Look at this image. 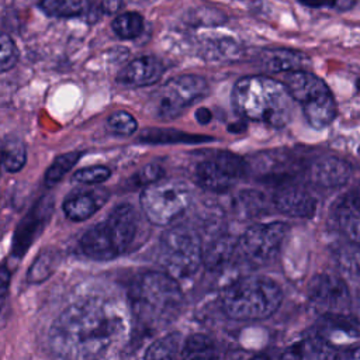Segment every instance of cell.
I'll list each match as a JSON object with an SVG mask.
<instances>
[{
  "mask_svg": "<svg viewBox=\"0 0 360 360\" xmlns=\"http://www.w3.org/2000/svg\"><path fill=\"white\" fill-rule=\"evenodd\" d=\"M165 176V170L162 169V166L156 165V163H149L146 166H143L135 176H134V183L135 186L139 187H148L150 184H155L158 181L162 180V177Z\"/></svg>",
  "mask_w": 360,
  "mask_h": 360,
  "instance_id": "cell-33",
  "label": "cell"
},
{
  "mask_svg": "<svg viewBox=\"0 0 360 360\" xmlns=\"http://www.w3.org/2000/svg\"><path fill=\"white\" fill-rule=\"evenodd\" d=\"M208 84L204 77L197 75H183L166 82L148 100V111L160 121L179 117L195 100L204 97Z\"/></svg>",
  "mask_w": 360,
  "mask_h": 360,
  "instance_id": "cell-9",
  "label": "cell"
},
{
  "mask_svg": "<svg viewBox=\"0 0 360 360\" xmlns=\"http://www.w3.org/2000/svg\"><path fill=\"white\" fill-rule=\"evenodd\" d=\"M27 152L24 142L8 136L1 143V165L7 172H18L25 165Z\"/></svg>",
  "mask_w": 360,
  "mask_h": 360,
  "instance_id": "cell-24",
  "label": "cell"
},
{
  "mask_svg": "<svg viewBox=\"0 0 360 360\" xmlns=\"http://www.w3.org/2000/svg\"><path fill=\"white\" fill-rule=\"evenodd\" d=\"M120 7H122L121 1H103L100 4V8H103L104 13H114L117 11Z\"/></svg>",
  "mask_w": 360,
  "mask_h": 360,
  "instance_id": "cell-36",
  "label": "cell"
},
{
  "mask_svg": "<svg viewBox=\"0 0 360 360\" xmlns=\"http://www.w3.org/2000/svg\"><path fill=\"white\" fill-rule=\"evenodd\" d=\"M287 86L292 100L300 103L308 124L315 129L328 127L336 117V103L326 83L308 70L285 75Z\"/></svg>",
  "mask_w": 360,
  "mask_h": 360,
  "instance_id": "cell-6",
  "label": "cell"
},
{
  "mask_svg": "<svg viewBox=\"0 0 360 360\" xmlns=\"http://www.w3.org/2000/svg\"><path fill=\"white\" fill-rule=\"evenodd\" d=\"M183 292L176 278L163 271L138 276L129 288V304L136 321L146 328L159 329L172 323L183 308Z\"/></svg>",
  "mask_w": 360,
  "mask_h": 360,
  "instance_id": "cell-3",
  "label": "cell"
},
{
  "mask_svg": "<svg viewBox=\"0 0 360 360\" xmlns=\"http://www.w3.org/2000/svg\"><path fill=\"white\" fill-rule=\"evenodd\" d=\"M287 86L267 76H245L232 90V104L242 117L274 128L285 127L294 111Z\"/></svg>",
  "mask_w": 360,
  "mask_h": 360,
  "instance_id": "cell-2",
  "label": "cell"
},
{
  "mask_svg": "<svg viewBox=\"0 0 360 360\" xmlns=\"http://www.w3.org/2000/svg\"><path fill=\"white\" fill-rule=\"evenodd\" d=\"M280 285L264 276H246L231 283L221 295L226 316L236 321H259L271 316L280 307Z\"/></svg>",
  "mask_w": 360,
  "mask_h": 360,
  "instance_id": "cell-4",
  "label": "cell"
},
{
  "mask_svg": "<svg viewBox=\"0 0 360 360\" xmlns=\"http://www.w3.org/2000/svg\"><path fill=\"white\" fill-rule=\"evenodd\" d=\"M260 65L264 70L270 73H280V72H298L305 70L309 63V59L305 53L287 49V48H270L264 49L260 53Z\"/></svg>",
  "mask_w": 360,
  "mask_h": 360,
  "instance_id": "cell-18",
  "label": "cell"
},
{
  "mask_svg": "<svg viewBox=\"0 0 360 360\" xmlns=\"http://www.w3.org/2000/svg\"><path fill=\"white\" fill-rule=\"evenodd\" d=\"M80 156H82V152H77V150L59 155L45 172V176H44L45 186L48 188H52L53 186H56L63 179V176L79 162Z\"/></svg>",
  "mask_w": 360,
  "mask_h": 360,
  "instance_id": "cell-25",
  "label": "cell"
},
{
  "mask_svg": "<svg viewBox=\"0 0 360 360\" xmlns=\"http://www.w3.org/2000/svg\"><path fill=\"white\" fill-rule=\"evenodd\" d=\"M309 301L329 314L343 312L350 307V292L346 283L333 274H316L308 285Z\"/></svg>",
  "mask_w": 360,
  "mask_h": 360,
  "instance_id": "cell-12",
  "label": "cell"
},
{
  "mask_svg": "<svg viewBox=\"0 0 360 360\" xmlns=\"http://www.w3.org/2000/svg\"><path fill=\"white\" fill-rule=\"evenodd\" d=\"M111 28L114 34L122 39H131L138 37L143 30V18L141 14L135 11H127L117 15L112 22Z\"/></svg>",
  "mask_w": 360,
  "mask_h": 360,
  "instance_id": "cell-26",
  "label": "cell"
},
{
  "mask_svg": "<svg viewBox=\"0 0 360 360\" xmlns=\"http://www.w3.org/2000/svg\"><path fill=\"white\" fill-rule=\"evenodd\" d=\"M165 73V65L155 56H139L131 60L117 76L125 86L143 87L155 84Z\"/></svg>",
  "mask_w": 360,
  "mask_h": 360,
  "instance_id": "cell-14",
  "label": "cell"
},
{
  "mask_svg": "<svg viewBox=\"0 0 360 360\" xmlns=\"http://www.w3.org/2000/svg\"><path fill=\"white\" fill-rule=\"evenodd\" d=\"M356 316H357V319H359V322H360V300H359V302H357V305H356Z\"/></svg>",
  "mask_w": 360,
  "mask_h": 360,
  "instance_id": "cell-37",
  "label": "cell"
},
{
  "mask_svg": "<svg viewBox=\"0 0 360 360\" xmlns=\"http://www.w3.org/2000/svg\"><path fill=\"white\" fill-rule=\"evenodd\" d=\"M39 7L46 13L48 15L52 17H76L80 15L86 11L87 3L86 1H55V0H46L39 3Z\"/></svg>",
  "mask_w": 360,
  "mask_h": 360,
  "instance_id": "cell-29",
  "label": "cell"
},
{
  "mask_svg": "<svg viewBox=\"0 0 360 360\" xmlns=\"http://www.w3.org/2000/svg\"><path fill=\"white\" fill-rule=\"evenodd\" d=\"M238 249V240L232 235H221L208 242L202 253V264L215 270L226 264Z\"/></svg>",
  "mask_w": 360,
  "mask_h": 360,
  "instance_id": "cell-20",
  "label": "cell"
},
{
  "mask_svg": "<svg viewBox=\"0 0 360 360\" xmlns=\"http://www.w3.org/2000/svg\"><path fill=\"white\" fill-rule=\"evenodd\" d=\"M0 45H1L0 68H1V72H7L11 68H14V65L17 63V60H18V51H17V46H15L14 41L11 39V37H8L7 34L1 35Z\"/></svg>",
  "mask_w": 360,
  "mask_h": 360,
  "instance_id": "cell-32",
  "label": "cell"
},
{
  "mask_svg": "<svg viewBox=\"0 0 360 360\" xmlns=\"http://www.w3.org/2000/svg\"><path fill=\"white\" fill-rule=\"evenodd\" d=\"M138 128L136 120L127 111H117L111 114L107 120V129L120 136L132 135Z\"/></svg>",
  "mask_w": 360,
  "mask_h": 360,
  "instance_id": "cell-30",
  "label": "cell"
},
{
  "mask_svg": "<svg viewBox=\"0 0 360 360\" xmlns=\"http://www.w3.org/2000/svg\"><path fill=\"white\" fill-rule=\"evenodd\" d=\"M333 347L319 336L301 339L288 346L278 360H335Z\"/></svg>",
  "mask_w": 360,
  "mask_h": 360,
  "instance_id": "cell-19",
  "label": "cell"
},
{
  "mask_svg": "<svg viewBox=\"0 0 360 360\" xmlns=\"http://www.w3.org/2000/svg\"><path fill=\"white\" fill-rule=\"evenodd\" d=\"M139 141L146 143H200L210 142L212 138L187 134L173 128H148L141 134Z\"/></svg>",
  "mask_w": 360,
  "mask_h": 360,
  "instance_id": "cell-21",
  "label": "cell"
},
{
  "mask_svg": "<svg viewBox=\"0 0 360 360\" xmlns=\"http://www.w3.org/2000/svg\"><path fill=\"white\" fill-rule=\"evenodd\" d=\"M53 211V200L51 195H44L39 198L32 208L25 214V217L18 224L14 239L11 253L14 257H21L30 249L32 242L39 236L46 222L49 221Z\"/></svg>",
  "mask_w": 360,
  "mask_h": 360,
  "instance_id": "cell-13",
  "label": "cell"
},
{
  "mask_svg": "<svg viewBox=\"0 0 360 360\" xmlns=\"http://www.w3.org/2000/svg\"><path fill=\"white\" fill-rule=\"evenodd\" d=\"M58 264V253L55 250H45L39 253L31 264L27 278L30 283H41L48 278Z\"/></svg>",
  "mask_w": 360,
  "mask_h": 360,
  "instance_id": "cell-27",
  "label": "cell"
},
{
  "mask_svg": "<svg viewBox=\"0 0 360 360\" xmlns=\"http://www.w3.org/2000/svg\"><path fill=\"white\" fill-rule=\"evenodd\" d=\"M125 307L114 298L87 297L53 321L49 345L59 360H105L128 335Z\"/></svg>",
  "mask_w": 360,
  "mask_h": 360,
  "instance_id": "cell-1",
  "label": "cell"
},
{
  "mask_svg": "<svg viewBox=\"0 0 360 360\" xmlns=\"http://www.w3.org/2000/svg\"><path fill=\"white\" fill-rule=\"evenodd\" d=\"M287 232L288 226L284 222L252 225L238 239V250L248 263L266 264L280 252Z\"/></svg>",
  "mask_w": 360,
  "mask_h": 360,
  "instance_id": "cell-10",
  "label": "cell"
},
{
  "mask_svg": "<svg viewBox=\"0 0 360 360\" xmlns=\"http://www.w3.org/2000/svg\"><path fill=\"white\" fill-rule=\"evenodd\" d=\"M181 336L179 333L166 335L155 340L145 352V360H179L181 357Z\"/></svg>",
  "mask_w": 360,
  "mask_h": 360,
  "instance_id": "cell-23",
  "label": "cell"
},
{
  "mask_svg": "<svg viewBox=\"0 0 360 360\" xmlns=\"http://www.w3.org/2000/svg\"><path fill=\"white\" fill-rule=\"evenodd\" d=\"M141 208L153 225H170L191 205L190 187L179 180H160L145 187L139 197Z\"/></svg>",
  "mask_w": 360,
  "mask_h": 360,
  "instance_id": "cell-8",
  "label": "cell"
},
{
  "mask_svg": "<svg viewBox=\"0 0 360 360\" xmlns=\"http://www.w3.org/2000/svg\"><path fill=\"white\" fill-rule=\"evenodd\" d=\"M248 174L246 160L231 152H218L197 165V183L210 191L222 193L232 188L239 179Z\"/></svg>",
  "mask_w": 360,
  "mask_h": 360,
  "instance_id": "cell-11",
  "label": "cell"
},
{
  "mask_svg": "<svg viewBox=\"0 0 360 360\" xmlns=\"http://www.w3.org/2000/svg\"><path fill=\"white\" fill-rule=\"evenodd\" d=\"M335 360H360V345L340 350L336 353Z\"/></svg>",
  "mask_w": 360,
  "mask_h": 360,
  "instance_id": "cell-34",
  "label": "cell"
},
{
  "mask_svg": "<svg viewBox=\"0 0 360 360\" xmlns=\"http://www.w3.org/2000/svg\"><path fill=\"white\" fill-rule=\"evenodd\" d=\"M111 176V172L105 166H90L79 169L73 174V180L83 184H97L105 181Z\"/></svg>",
  "mask_w": 360,
  "mask_h": 360,
  "instance_id": "cell-31",
  "label": "cell"
},
{
  "mask_svg": "<svg viewBox=\"0 0 360 360\" xmlns=\"http://www.w3.org/2000/svg\"><path fill=\"white\" fill-rule=\"evenodd\" d=\"M273 204L277 211L295 218H309L316 211V200L304 188L285 186L274 193Z\"/></svg>",
  "mask_w": 360,
  "mask_h": 360,
  "instance_id": "cell-15",
  "label": "cell"
},
{
  "mask_svg": "<svg viewBox=\"0 0 360 360\" xmlns=\"http://www.w3.org/2000/svg\"><path fill=\"white\" fill-rule=\"evenodd\" d=\"M195 120L200 124H208L212 120V112L208 108H198L195 111Z\"/></svg>",
  "mask_w": 360,
  "mask_h": 360,
  "instance_id": "cell-35",
  "label": "cell"
},
{
  "mask_svg": "<svg viewBox=\"0 0 360 360\" xmlns=\"http://www.w3.org/2000/svg\"><path fill=\"white\" fill-rule=\"evenodd\" d=\"M138 229V214L131 204H118L107 218L89 228L80 238L82 252L93 260H112L122 255Z\"/></svg>",
  "mask_w": 360,
  "mask_h": 360,
  "instance_id": "cell-5",
  "label": "cell"
},
{
  "mask_svg": "<svg viewBox=\"0 0 360 360\" xmlns=\"http://www.w3.org/2000/svg\"><path fill=\"white\" fill-rule=\"evenodd\" d=\"M338 218L346 236L360 245V204H346L342 207Z\"/></svg>",
  "mask_w": 360,
  "mask_h": 360,
  "instance_id": "cell-28",
  "label": "cell"
},
{
  "mask_svg": "<svg viewBox=\"0 0 360 360\" xmlns=\"http://www.w3.org/2000/svg\"><path fill=\"white\" fill-rule=\"evenodd\" d=\"M352 173L353 169L350 163L335 156L319 158L309 167L311 181L325 188H333L346 184Z\"/></svg>",
  "mask_w": 360,
  "mask_h": 360,
  "instance_id": "cell-16",
  "label": "cell"
},
{
  "mask_svg": "<svg viewBox=\"0 0 360 360\" xmlns=\"http://www.w3.org/2000/svg\"><path fill=\"white\" fill-rule=\"evenodd\" d=\"M202 242L190 226H174L165 232L158 248V260L176 280L191 277L202 264Z\"/></svg>",
  "mask_w": 360,
  "mask_h": 360,
  "instance_id": "cell-7",
  "label": "cell"
},
{
  "mask_svg": "<svg viewBox=\"0 0 360 360\" xmlns=\"http://www.w3.org/2000/svg\"><path fill=\"white\" fill-rule=\"evenodd\" d=\"M108 194L105 190H82L70 194L63 201V212L72 221H84L97 212L107 201Z\"/></svg>",
  "mask_w": 360,
  "mask_h": 360,
  "instance_id": "cell-17",
  "label": "cell"
},
{
  "mask_svg": "<svg viewBox=\"0 0 360 360\" xmlns=\"http://www.w3.org/2000/svg\"><path fill=\"white\" fill-rule=\"evenodd\" d=\"M218 356L215 342L202 333L188 336L181 347V360H217Z\"/></svg>",
  "mask_w": 360,
  "mask_h": 360,
  "instance_id": "cell-22",
  "label": "cell"
}]
</instances>
